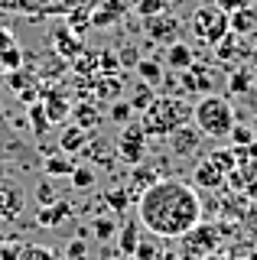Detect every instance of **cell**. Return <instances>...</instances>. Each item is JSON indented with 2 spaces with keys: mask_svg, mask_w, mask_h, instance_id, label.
Returning <instances> with one entry per match:
<instances>
[{
  "mask_svg": "<svg viewBox=\"0 0 257 260\" xmlns=\"http://www.w3.org/2000/svg\"><path fill=\"white\" fill-rule=\"evenodd\" d=\"M137 218L153 238L179 241L202 221V199L192 182L179 176H163L140 192Z\"/></svg>",
  "mask_w": 257,
  "mask_h": 260,
  "instance_id": "cell-1",
  "label": "cell"
},
{
  "mask_svg": "<svg viewBox=\"0 0 257 260\" xmlns=\"http://www.w3.org/2000/svg\"><path fill=\"white\" fill-rule=\"evenodd\" d=\"M192 120V108L182 98H170V94H159L143 108L140 127L147 137H170L179 124Z\"/></svg>",
  "mask_w": 257,
  "mask_h": 260,
  "instance_id": "cell-2",
  "label": "cell"
},
{
  "mask_svg": "<svg viewBox=\"0 0 257 260\" xmlns=\"http://www.w3.org/2000/svg\"><path fill=\"white\" fill-rule=\"evenodd\" d=\"M192 124L202 130V137H212V140H224L231 134V127L238 124L235 108H231L228 98L221 94H202L196 104H192Z\"/></svg>",
  "mask_w": 257,
  "mask_h": 260,
  "instance_id": "cell-3",
  "label": "cell"
},
{
  "mask_svg": "<svg viewBox=\"0 0 257 260\" xmlns=\"http://www.w3.org/2000/svg\"><path fill=\"white\" fill-rule=\"evenodd\" d=\"M231 32L228 26V10H221L218 4H202L192 16V36L205 46H218Z\"/></svg>",
  "mask_w": 257,
  "mask_h": 260,
  "instance_id": "cell-4",
  "label": "cell"
},
{
  "mask_svg": "<svg viewBox=\"0 0 257 260\" xmlns=\"http://www.w3.org/2000/svg\"><path fill=\"white\" fill-rule=\"evenodd\" d=\"M231 169H235V150H215L208 153V156L196 166V185H202V189H218V185L228 182Z\"/></svg>",
  "mask_w": 257,
  "mask_h": 260,
  "instance_id": "cell-5",
  "label": "cell"
},
{
  "mask_svg": "<svg viewBox=\"0 0 257 260\" xmlns=\"http://www.w3.org/2000/svg\"><path fill=\"white\" fill-rule=\"evenodd\" d=\"M26 211V192L23 182L10 169L0 166V221H20Z\"/></svg>",
  "mask_w": 257,
  "mask_h": 260,
  "instance_id": "cell-6",
  "label": "cell"
},
{
  "mask_svg": "<svg viewBox=\"0 0 257 260\" xmlns=\"http://www.w3.org/2000/svg\"><path fill=\"white\" fill-rule=\"evenodd\" d=\"M182 254L186 257H196V260H205L208 254H215V247L221 244V228L218 224H202L199 221L189 234H182ZM182 257V260H186Z\"/></svg>",
  "mask_w": 257,
  "mask_h": 260,
  "instance_id": "cell-7",
  "label": "cell"
},
{
  "mask_svg": "<svg viewBox=\"0 0 257 260\" xmlns=\"http://www.w3.org/2000/svg\"><path fill=\"white\" fill-rule=\"evenodd\" d=\"M117 156L127 166H140L143 156H147V134H143L140 124H124L117 140Z\"/></svg>",
  "mask_w": 257,
  "mask_h": 260,
  "instance_id": "cell-8",
  "label": "cell"
},
{
  "mask_svg": "<svg viewBox=\"0 0 257 260\" xmlns=\"http://www.w3.org/2000/svg\"><path fill=\"white\" fill-rule=\"evenodd\" d=\"M199 143H202V130H199L192 120H186V124H179L170 134V150L176 153L179 159H189L199 153Z\"/></svg>",
  "mask_w": 257,
  "mask_h": 260,
  "instance_id": "cell-9",
  "label": "cell"
},
{
  "mask_svg": "<svg viewBox=\"0 0 257 260\" xmlns=\"http://www.w3.org/2000/svg\"><path fill=\"white\" fill-rule=\"evenodd\" d=\"M147 32H150V39H156V43H163V46H170L179 39V20H176L173 13H156V16H150L147 20Z\"/></svg>",
  "mask_w": 257,
  "mask_h": 260,
  "instance_id": "cell-10",
  "label": "cell"
},
{
  "mask_svg": "<svg viewBox=\"0 0 257 260\" xmlns=\"http://www.w3.org/2000/svg\"><path fill=\"white\" fill-rule=\"evenodd\" d=\"M176 88H179L182 94H212V78H208V72H199V69H182L179 75H176Z\"/></svg>",
  "mask_w": 257,
  "mask_h": 260,
  "instance_id": "cell-11",
  "label": "cell"
},
{
  "mask_svg": "<svg viewBox=\"0 0 257 260\" xmlns=\"http://www.w3.org/2000/svg\"><path fill=\"white\" fill-rule=\"evenodd\" d=\"M39 104H43V111H46V117L52 120V124H59V120H66L69 117V98L62 88H46L43 94H39Z\"/></svg>",
  "mask_w": 257,
  "mask_h": 260,
  "instance_id": "cell-12",
  "label": "cell"
},
{
  "mask_svg": "<svg viewBox=\"0 0 257 260\" xmlns=\"http://www.w3.org/2000/svg\"><path fill=\"white\" fill-rule=\"evenodd\" d=\"M124 0H98L94 4V10H88L91 13V26H98V29H108V26H114V23L124 16Z\"/></svg>",
  "mask_w": 257,
  "mask_h": 260,
  "instance_id": "cell-13",
  "label": "cell"
},
{
  "mask_svg": "<svg viewBox=\"0 0 257 260\" xmlns=\"http://www.w3.org/2000/svg\"><path fill=\"white\" fill-rule=\"evenodd\" d=\"M88 134H91V130H85L78 124H69L66 130H62V137H59V150L69 153V156H78V153L88 146Z\"/></svg>",
  "mask_w": 257,
  "mask_h": 260,
  "instance_id": "cell-14",
  "label": "cell"
},
{
  "mask_svg": "<svg viewBox=\"0 0 257 260\" xmlns=\"http://www.w3.org/2000/svg\"><path fill=\"white\" fill-rule=\"evenodd\" d=\"M0 65H4L7 72H17L23 65V52H20L17 39H13L7 29H0Z\"/></svg>",
  "mask_w": 257,
  "mask_h": 260,
  "instance_id": "cell-15",
  "label": "cell"
},
{
  "mask_svg": "<svg viewBox=\"0 0 257 260\" xmlns=\"http://www.w3.org/2000/svg\"><path fill=\"white\" fill-rule=\"evenodd\" d=\"M52 46H55V52H59L62 59H75V55L82 52V39H78L69 26H59L52 32Z\"/></svg>",
  "mask_w": 257,
  "mask_h": 260,
  "instance_id": "cell-16",
  "label": "cell"
},
{
  "mask_svg": "<svg viewBox=\"0 0 257 260\" xmlns=\"http://www.w3.org/2000/svg\"><path fill=\"white\" fill-rule=\"evenodd\" d=\"M228 26H231V32H235V36H247V32L257 26V10H251L247 4H241L238 10L228 13Z\"/></svg>",
  "mask_w": 257,
  "mask_h": 260,
  "instance_id": "cell-17",
  "label": "cell"
},
{
  "mask_svg": "<svg viewBox=\"0 0 257 260\" xmlns=\"http://www.w3.org/2000/svg\"><path fill=\"white\" fill-rule=\"evenodd\" d=\"M43 166H46V176L49 179H59V176H72V169H75L78 162H75V156H69V153H55V156L43 159Z\"/></svg>",
  "mask_w": 257,
  "mask_h": 260,
  "instance_id": "cell-18",
  "label": "cell"
},
{
  "mask_svg": "<svg viewBox=\"0 0 257 260\" xmlns=\"http://www.w3.org/2000/svg\"><path fill=\"white\" fill-rule=\"evenodd\" d=\"M69 215H72V208L66 205V202H49V205H39V224H46V228L62 224Z\"/></svg>",
  "mask_w": 257,
  "mask_h": 260,
  "instance_id": "cell-19",
  "label": "cell"
},
{
  "mask_svg": "<svg viewBox=\"0 0 257 260\" xmlns=\"http://www.w3.org/2000/svg\"><path fill=\"white\" fill-rule=\"evenodd\" d=\"M101 120V114H98V104H91V101H82V104H75L72 108V124H78V127H85V130H91L94 124Z\"/></svg>",
  "mask_w": 257,
  "mask_h": 260,
  "instance_id": "cell-20",
  "label": "cell"
},
{
  "mask_svg": "<svg viewBox=\"0 0 257 260\" xmlns=\"http://www.w3.org/2000/svg\"><path fill=\"white\" fill-rule=\"evenodd\" d=\"M166 62H170L176 72L189 69V65H192V49H189L186 43H179V39H176V43L166 46Z\"/></svg>",
  "mask_w": 257,
  "mask_h": 260,
  "instance_id": "cell-21",
  "label": "cell"
},
{
  "mask_svg": "<svg viewBox=\"0 0 257 260\" xmlns=\"http://www.w3.org/2000/svg\"><path fill=\"white\" fill-rule=\"evenodd\" d=\"M17 260H62V257L52 247H46V244H20Z\"/></svg>",
  "mask_w": 257,
  "mask_h": 260,
  "instance_id": "cell-22",
  "label": "cell"
},
{
  "mask_svg": "<svg viewBox=\"0 0 257 260\" xmlns=\"http://www.w3.org/2000/svg\"><path fill=\"white\" fill-rule=\"evenodd\" d=\"M137 75H140V81H147V85H159V81H163V65L153 62V59H140Z\"/></svg>",
  "mask_w": 257,
  "mask_h": 260,
  "instance_id": "cell-23",
  "label": "cell"
},
{
  "mask_svg": "<svg viewBox=\"0 0 257 260\" xmlns=\"http://www.w3.org/2000/svg\"><path fill=\"white\" fill-rule=\"evenodd\" d=\"M29 120H33V127H36V137L49 134L52 120L46 117V111H43V104H39V101H33V104H29Z\"/></svg>",
  "mask_w": 257,
  "mask_h": 260,
  "instance_id": "cell-24",
  "label": "cell"
},
{
  "mask_svg": "<svg viewBox=\"0 0 257 260\" xmlns=\"http://www.w3.org/2000/svg\"><path fill=\"white\" fill-rule=\"evenodd\" d=\"M137 224H124V231H120V254L134 257V250H137Z\"/></svg>",
  "mask_w": 257,
  "mask_h": 260,
  "instance_id": "cell-25",
  "label": "cell"
},
{
  "mask_svg": "<svg viewBox=\"0 0 257 260\" xmlns=\"http://www.w3.org/2000/svg\"><path fill=\"white\" fill-rule=\"evenodd\" d=\"M153 85H147V81H140L137 88H134V94H131V108H137V111H143L150 101H153V91H150Z\"/></svg>",
  "mask_w": 257,
  "mask_h": 260,
  "instance_id": "cell-26",
  "label": "cell"
},
{
  "mask_svg": "<svg viewBox=\"0 0 257 260\" xmlns=\"http://www.w3.org/2000/svg\"><path fill=\"white\" fill-rule=\"evenodd\" d=\"M134 10H137L143 20H150V16H156V13L166 10V0H137V4H134Z\"/></svg>",
  "mask_w": 257,
  "mask_h": 260,
  "instance_id": "cell-27",
  "label": "cell"
},
{
  "mask_svg": "<svg viewBox=\"0 0 257 260\" xmlns=\"http://www.w3.org/2000/svg\"><path fill=\"white\" fill-rule=\"evenodd\" d=\"M131 101H120V98H117V101H111V111H108V117L111 120H114V124H127V120H131Z\"/></svg>",
  "mask_w": 257,
  "mask_h": 260,
  "instance_id": "cell-28",
  "label": "cell"
},
{
  "mask_svg": "<svg viewBox=\"0 0 257 260\" xmlns=\"http://www.w3.org/2000/svg\"><path fill=\"white\" fill-rule=\"evenodd\" d=\"M69 179H72V185H75V189H91V185H94V173L88 166H75Z\"/></svg>",
  "mask_w": 257,
  "mask_h": 260,
  "instance_id": "cell-29",
  "label": "cell"
},
{
  "mask_svg": "<svg viewBox=\"0 0 257 260\" xmlns=\"http://www.w3.org/2000/svg\"><path fill=\"white\" fill-rule=\"evenodd\" d=\"M114 231H117V221H114L111 215H104V218H94V238H98V241H108Z\"/></svg>",
  "mask_w": 257,
  "mask_h": 260,
  "instance_id": "cell-30",
  "label": "cell"
},
{
  "mask_svg": "<svg viewBox=\"0 0 257 260\" xmlns=\"http://www.w3.org/2000/svg\"><path fill=\"white\" fill-rule=\"evenodd\" d=\"M66 260H88V244H85V238H72L69 241Z\"/></svg>",
  "mask_w": 257,
  "mask_h": 260,
  "instance_id": "cell-31",
  "label": "cell"
},
{
  "mask_svg": "<svg viewBox=\"0 0 257 260\" xmlns=\"http://www.w3.org/2000/svg\"><path fill=\"white\" fill-rule=\"evenodd\" d=\"M228 140H231V146H247V143H254V134H251V127L235 124V127H231V134H228Z\"/></svg>",
  "mask_w": 257,
  "mask_h": 260,
  "instance_id": "cell-32",
  "label": "cell"
},
{
  "mask_svg": "<svg viewBox=\"0 0 257 260\" xmlns=\"http://www.w3.org/2000/svg\"><path fill=\"white\" fill-rule=\"evenodd\" d=\"M251 85H254V78L247 75L244 69L231 75V91H235V94H244V91H251Z\"/></svg>",
  "mask_w": 257,
  "mask_h": 260,
  "instance_id": "cell-33",
  "label": "cell"
},
{
  "mask_svg": "<svg viewBox=\"0 0 257 260\" xmlns=\"http://www.w3.org/2000/svg\"><path fill=\"white\" fill-rule=\"evenodd\" d=\"M159 247L153 241H137V250H134V260H156Z\"/></svg>",
  "mask_w": 257,
  "mask_h": 260,
  "instance_id": "cell-34",
  "label": "cell"
},
{
  "mask_svg": "<svg viewBox=\"0 0 257 260\" xmlns=\"http://www.w3.org/2000/svg\"><path fill=\"white\" fill-rule=\"evenodd\" d=\"M36 199H39V205H49V202H55V185L49 182V179H43V182L36 185Z\"/></svg>",
  "mask_w": 257,
  "mask_h": 260,
  "instance_id": "cell-35",
  "label": "cell"
},
{
  "mask_svg": "<svg viewBox=\"0 0 257 260\" xmlns=\"http://www.w3.org/2000/svg\"><path fill=\"white\" fill-rule=\"evenodd\" d=\"M17 254H20V244H17V241L0 244V260H17Z\"/></svg>",
  "mask_w": 257,
  "mask_h": 260,
  "instance_id": "cell-36",
  "label": "cell"
},
{
  "mask_svg": "<svg viewBox=\"0 0 257 260\" xmlns=\"http://www.w3.org/2000/svg\"><path fill=\"white\" fill-rule=\"evenodd\" d=\"M108 205L120 211V208H127V192H108Z\"/></svg>",
  "mask_w": 257,
  "mask_h": 260,
  "instance_id": "cell-37",
  "label": "cell"
},
{
  "mask_svg": "<svg viewBox=\"0 0 257 260\" xmlns=\"http://www.w3.org/2000/svg\"><path fill=\"white\" fill-rule=\"evenodd\" d=\"M241 4H244V0H218V7H221V10H228V13H231V10H238Z\"/></svg>",
  "mask_w": 257,
  "mask_h": 260,
  "instance_id": "cell-38",
  "label": "cell"
},
{
  "mask_svg": "<svg viewBox=\"0 0 257 260\" xmlns=\"http://www.w3.org/2000/svg\"><path fill=\"white\" fill-rule=\"evenodd\" d=\"M156 260H182V257H176V254H163V250H159Z\"/></svg>",
  "mask_w": 257,
  "mask_h": 260,
  "instance_id": "cell-39",
  "label": "cell"
},
{
  "mask_svg": "<svg viewBox=\"0 0 257 260\" xmlns=\"http://www.w3.org/2000/svg\"><path fill=\"white\" fill-rule=\"evenodd\" d=\"M251 134H254V143H257V120H254V124H251Z\"/></svg>",
  "mask_w": 257,
  "mask_h": 260,
  "instance_id": "cell-40",
  "label": "cell"
}]
</instances>
